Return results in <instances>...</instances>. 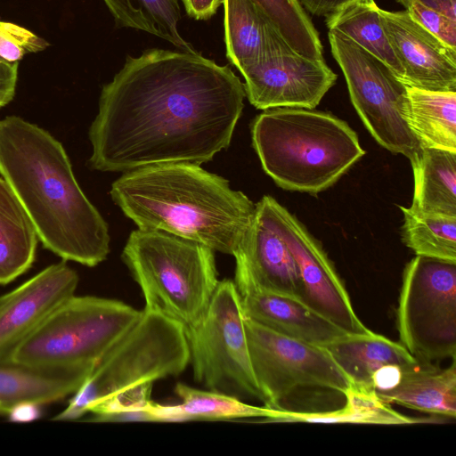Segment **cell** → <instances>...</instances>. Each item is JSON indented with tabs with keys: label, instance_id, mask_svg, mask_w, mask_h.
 Returning <instances> with one entry per match:
<instances>
[{
	"label": "cell",
	"instance_id": "obj_1",
	"mask_svg": "<svg viewBox=\"0 0 456 456\" xmlns=\"http://www.w3.org/2000/svg\"><path fill=\"white\" fill-rule=\"evenodd\" d=\"M244 85L197 52L150 49L127 56L104 85L88 136L87 164L102 172L212 160L241 115Z\"/></svg>",
	"mask_w": 456,
	"mask_h": 456
},
{
	"label": "cell",
	"instance_id": "obj_2",
	"mask_svg": "<svg viewBox=\"0 0 456 456\" xmlns=\"http://www.w3.org/2000/svg\"><path fill=\"white\" fill-rule=\"evenodd\" d=\"M0 175L45 248L88 267L106 259L108 224L80 188L63 145L48 131L15 115L0 119Z\"/></svg>",
	"mask_w": 456,
	"mask_h": 456
},
{
	"label": "cell",
	"instance_id": "obj_3",
	"mask_svg": "<svg viewBox=\"0 0 456 456\" xmlns=\"http://www.w3.org/2000/svg\"><path fill=\"white\" fill-rule=\"evenodd\" d=\"M110 197L141 230L159 231L233 255L255 206L228 180L191 162L124 172Z\"/></svg>",
	"mask_w": 456,
	"mask_h": 456
},
{
	"label": "cell",
	"instance_id": "obj_4",
	"mask_svg": "<svg viewBox=\"0 0 456 456\" xmlns=\"http://www.w3.org/2000/svg\"><path fill=\"white\" fill-rule=\"evenodd\" d=\"M251 136L264 171L288 191L317 194L365 154L346 121L314 109L264 110L252 122Z\"/></svg>",
	"mask_w": 456,
	"mask_h": 456
},
{
	"label": "cell",
	"instance_id": "obj_5",
	"mask_svg": "<svg viewBox=\"0 0 456 456\" xmlns=\"http://www.w3.org/2000/svg\"><path fill=\"white\" fill-rule=\"evenodd\" d=\"M121 257L140 287L143 310L183 328L203 314L219 282L214 250L159 231H133Z\"/></svg>",
	"mask_w": 456,
	"mask_h": 456
},
{
	"label": "cell",
	"instance_id": "obj_6",
	"mask_svg": "<svg viewBox=\"0 0 456 456\" xmlns=\"http://www.w3.org/2000/svg\"><path fill=\"white\" fill-rule=\"evenodd\" d=\"M189 363L183 326L142 310L137 322L106 352L67 407L53 419H77L110 396L142 383L177 376Z\"/></svg>",
	"mask_w": 456,
	"mask_h": 456
},
{
	"label": "cell",
	"instance_id": "obj_7",
	"mask_svg": "<svg viewBox=\"0 0 456 456\" xmlns=\"http://www.w3.org/2000/svg\"><path fill=\"white\" fill-rule=\"evenodd\" d=\"M142 314L110 298L73 295L20 341L11 356L28 363L91 374Z\"/></svg>",
	"mask_w": 456,
	"mask_h": 456
},
{
	"label": "cell",
	"instance_id": "obj_8",
	"mask_svg": "<svg viewBox=\"0 0 456 456\" xmlns=\"http://www.w3.org/2000/svg\"><path fill=\"white\" fill-rule=\"evenodd\" d=\"M195 380L210 391L264 403L248 352L245 316L233 281H219L208 307L184 328Z\"/></svg>",
	"mask_w": 456,
	"mask_h": 456
},
{
	"label": "cell",
	"instance_id": "obj_9",
	"mask_svg": "<svg viewBox=\"0 0 456 456\" xmlns=\"http://www.w3.org/2000/svg\"><path fill=\"white\" fill-rule=\"evenodd\" d=\"M401 344L420 362L456 354V262L417 256L405 266L396 312Z\"/></svg>",
	"mask_w": 456,
	"mask_h": 456
},
{
	"label": "cell",
	"instance_id": "obj_10",
	"mask_svg": "<svg viewBox=\"0 0 456 456\" xmlns=\"http://www.w3.org/2000/svg\"><path fill=\"white\" fill-rule=\"evenodd\" d=\"M328 37L363 125L382 147L411 159L421 146L404 119L406 85L349 37L337 30H329Z\"/></svg>",
	"mask_w": 456,
	"mask_h": 456
},
{
	"label": "cell",
	"instance_id": "obj_11",
	"mask_svg": "<svg viewBox=\"0 0 456 456\" xmlns=\"http://www.w3.org/2000/svg\"><path fill=\"white\" fill-rule=\"evenodd\" d=\"M253 373L266 407L282 410L296 390L318 387L341 395L351 383L323 346L276 333L245 317Z\"/></svg>",
	"mask_w": 456,
	"mask_h": 456
},
{
	"label": "cell",
	"instance_id": "obj_12",
	"mask_svg": "<svg viewBox=\"0 0 456 456\" xmlns=\"http://www.w3.org/2000/svg\"><path fill=\"white\" fill-rule=\"evenodd\" d=\"M257 204L297 264L302 301L346 334L370 331L357 316L342 280L319 241L273 197L265 195Z\"/></svg>",
	"mask_w": 456,
	"mask_h": 456
},
{
	"label": "cell",
	"instance_id": "obj_13",
	"mask_svg": "<svg viewBox=\"0 0 456 456\" xmlns=\"http://www.w3.org/2000/svg\"><path fill=\"white\" fill-rule=\"evenodd\" d=\"M249 102L258 110L314 109L335 85L337 74L323 58L302 55L275 32L263 56L240 70Z\"/></svg>",
	"mask_w": 456,
	"mask_h": 456
},
{
	"label": "cell",
	"instance_id": "obj_14",
	"mask_svg": "<svg viewBox=\"0 0 456 456\" xmlns=\"http://www.w3.org/2000/svg\"><path fill=\"white\" fill-rule=\"evenodd\" d=\"M382 27L403 69L401 81L423 90L456 92V49L403 11L379 9Z\"/></svg>",
	"mask_w": 456,
	"mask_h": 456
},
{
	"label": "cell",
	"instance_id": "obj_15",
	"mask_svg": "<svg viewBox=\"0 0 456 456\" xmlns=\"http://www.w3.org/2000/svg\"><path fill=\"white\" fill-rule=\"evenodd\" d=\"M232 256L236 261L234 283L302 300L297 264L257 203Z\"/></svg>",
	"mask_w": 456,
	"mask_h": 456
},
{
	"label": "cell",
	"instance_id": "obj_16",
	"mask_svg": "<svg viewBox=\"0 0 456 456\" xmlns=\"http://www.w3.org/2000/svg\"><path fill=\"white\" fill-rule=\"evenodd\" d=\"M77 273L62 260L0 297V355L14 347L75 295Z\"/></svg>",
	"mask_w": 456,
	"mask_h": 456
},
{
	"label": "cell",
	"instance_id": "obj_17",
	"mask_svg": "<svg viewBox=\"0 0 456 456\" xmlns=\"http://www.w3.org/2000/svg\"><path fill=\"white\" fill-rule=\"evenodd\" d=\"M323 347L351 386L376 394L394 387L404 370L419 362L401 343L371 330L346 334Z\"/></svg>",
	"mask_w": 456,
	"mask_h": 456
},
{
	"label": "cell",
	"instance_id": "obj_18",
	"mask_svg": "<svg viewBox=\"0 0 456 456\" xmlns=\"http://www.w3.org/2000/svg\"><path fill=\"white\" fill-rule=\"evenodd\" d=\"M244 316L288 338L324 346L346 333L302 300L236 284Z\"/></svg>",
	"mask_w": 456,
	"mask_h": 456
},
{
	"label": "cell",
	"instance_id": "obj_19",
	"mask_svg": "<svg viewBox=\"0 0 456 456\" xmlns=\"http://www.w3.org/2000/svg\"><path fill=\"white\" fill-rule=\"evenodd\" d=\"M89 374L77 370L35 365L0 355V415L22 403L45 405L73 395Z\"/></svg>",
	"mask_w": 456,
	"mask_h": 456
},
{
	"label": "cell",
	"instance_id": "obj_20",
	"mask_svg": "<svg viewBox=\"0 0 456 456\" xmlns=\"http://www.w3.org/2000/svg\"><path fill=\"white\" fill-rule=\"evenodd\" d=\"M175 392L182 401L180 403L164 405L152 401L150 406L141 412V420L184 421L266 418L284 422L289 414L288 410L254 406L233 395L200 390L183 383H177Z\"/></svg>",
	"mask_w": 456,
	"mask_h": 456
},
{
	"label": "cell",
	"instance_id": "obj_21",
	"mask_svg": "<svg viewBox=\"0 0 456 456\" xmlns=\"http://www.w3.org/2000/svg\"><path fill=\"white\" fill-rule=\"evenodd\" d=\"M387 403L445 418L456 417V362L439 368L419 362L404 370L391 388L377 394Z\"/></svg>",
	"mask_w": 456,
	"mask_h": 456
},
{
	"label": "cell",
	"instance_id": "obj_22",
	"mask_svg": "<svg viewBox=\"0 0 456 456\" xmlns=\"http://www.w3.org/2000/svg\"><path fill=\"white\" fill-rule=\"evenodd\" d=\"M409 160L414 177L410 208L421 214L456 216V152L420 147Z\"/></svg>",
	"mask_w": 456,
	"mask_h": 456
},
{
	"label": "cell",
	"instance_id": "obj_23",
	"mask_svg": "<svg viewBox=\"0 0 456 456\" xmlns=\"http://www.w3.org/2000/svg\"><path fill=\"white\" fill-rule=\"evenodd\" d=\"M38 240L19 199L0 177V285L12 282L32 266Z\"/></svg>",
	"mask_w": 456,
	"mask_h": 456
},
{
	"label": "cell",
	"instance_id": "obj_24",
	"mask_svg": "<svg viewBox=\"0 0 456 456\" xmlns=\"http://www.w3.org/2000/svg\"><path fill=\"white\" fill-rule=\"evenodd\" d=\"M406 88L404 119L420 146L456 152V92Z\"/></svg>",
	"mask_w": 456,
	"mask_h": 456
},
{
	"label": "cell",
	"instance_id": "obj_25",
	"mask_svg": "<svg viewBox=\"0 0 456 456\" xmlns=\"http://www.w3.org/2000/svg\"><path fill=\"white\" fill-rule=\"evenodd\" d=\"M228 60L239 69L259 60L278 32L252 0H224Z\"/></svg>",
	"mask_w": 456,
	"mask_h": 456
},
{
	"label": "cell",
	"instance_id": "obj_26",
	"mask_svg": "<svg viewBox=\"0 0 456 456\" xmlns=\"http://www.w3.org/2000/svg\"><path fill=\"white\" fill-rule=\"evenodd\" d=\"M374 0H351L325 17L329 30H337L387 64L401 80L403 69L382 27Z\"/></svg>",
	"mask_w": 456,
	"mask_h": 456
},
{
	"label": "cell",
	"instance_id": "obj_27",
	"mask_svg": "<svg viewBox=\"0 0 456 456\" xmlns=\"http://www.w3.org/2000/svg\"><path fill=\"white\" fill-rule=\"evenodd\" d=\"M119 27L159 37L181 51L195 53L178 30V0H103Z\"/></svg>",
	"mask_w": 456,
	"mask_h": 456
},
{
	"label": "cell",
	"instance_id": "obj_28",
	"mask_svg": "<svg viewBox=\"0 0 456 456\" xmlns=\"http://www.w3.org/2000/svg\"><path fill=\"white\" fill-rule=\"evenodd\" d=\"M343 408L328 412L290 411L288 422L411 424L419 422L394 411L372 390L351 386L345 393Z\"/></svg>",
	"mask_w": 456,
	"mask_h": 456
},
{
	"label": "cell",
	"instance_id": "obj_29",
	"mask_svg": "<svg viewBox=\"0 0 456 456\" xmlns=\"http://www.w3.org/2000/svg\"><path fill=\"white\" fill-rule=\"evenodd\" d=\"M402 238L417 256L456 262V216L421 214L400 207Z\"/></svg>",
	"mask_w": 456,
	"mask_h": 456
},
{
	"label": "cell",
	"instance_id": "obj_30",
	"mask_svg": "<svg viewBox=\"0 0 456 456\" xmlns=\"http://www.w3.org/2000/svg\"><path fill=\"white\" fill-rule=\"evenodd\" d=\"M283 40L298 53L323 58L319 33L298 0H252Z\"/></svg>",
	"mask_w": 456,
	"mask_h": 456
},
{
	"label": "cell",
	"instance_id": "obj_31",
	"mask_svg": "<svg viewBox=\"0 0 456 456\" xmlns=\"http://www.w3.org/2000/svg\"><path fill=\"white\" fill-rule=\"evenodd\" d=\"M48 42L15 23L0 20V59L19 61L28 53L45 50Z\"/></svg>",
	"mask_w": 456,
	"mask_h": 456
},
{
	"label": "cell",
	"instance_id": "obj_32",
	"mask_svg": "<svg viewBox=\"0 0 456 456\" xmlns=\"http://www.w3.org/2000/svg\"><path fill=\"white\" fill-rule=\"evenodd\" d=\"M403 7L418 24L449 46L456 49V20L428 9L417 2H409Z\"/></svg>",
	"mask_w": 456,
	"mask_h": 456
},
{
	"label": "cell",
	"instance_id": "obj_33",
	"mask_svg": "<svg viewBox=\"0 0 456 456\" xmlns=\"http://www.w3.org/2000/svg\"><path fill=\"white\" fill-rule=\"evenodd\" d=\"M19 61L0 59V109L9 104L15 95Z\"/></svg>",
	"mask_w": 456,
	"mask_h": 456
},
{
	"label": "cell",
	"instance_id": "obj_34",
	"mask_svg": "<svg viewBox=\"0 0 456 456\" xmlns=\"http://www.w3.org/2000/svg\"><path fill=\"white\" fill-rule=\"evenodd\" d=\"M188 15L195 20H205L214 16L224 0H183Z\"/></svg>",
	"mask_w": 456,
	"mask_h": 456
},
{
	"label": "cell",
	"instance_id": "obj_35",
	"mask_svg": "<svg viewBox=\"0 0 456 456\" xmlns=\"http://www.w3.org/2000/svg\"><path fill=\"white\" fill-rule=\"evenodd\" d=\"M305 10L315 16H328L351 0H298Z\"/></svg>",
	"mask_w": 456,
	"mask_h": 456
},
{
	"label": "cell",
	"instance_id": "obj_36",
	"mask_svg": "<svg viewBox=\"0 0 456 456\" xmlns=\"http://www.w3.org/2000/svg\"><path fill=\"white\" fill-rule=\"evenodd\" d=\"M401 5L409 2H417L422 6L440 12L456 20V0H395Z\"/></svg>",
	"mask_w": 456,
	"mask_h": 456
},
{
	"label": "cell",
	"instance_id": "obj_37",
	"mask_svg": "<svg viewBox=\"0 0 456 456\" xmlns=\"http://www.w3.org/2000/svg\"><path fill=\"white\" fill-rule=\"evenodd\" d=\"M40 406L36 403H22L13 408L7 415L11 421L29 422L39 418Z\"/></svg>",
	"mask_w": 456,
	"mask_h": 456
}]
</instances>
